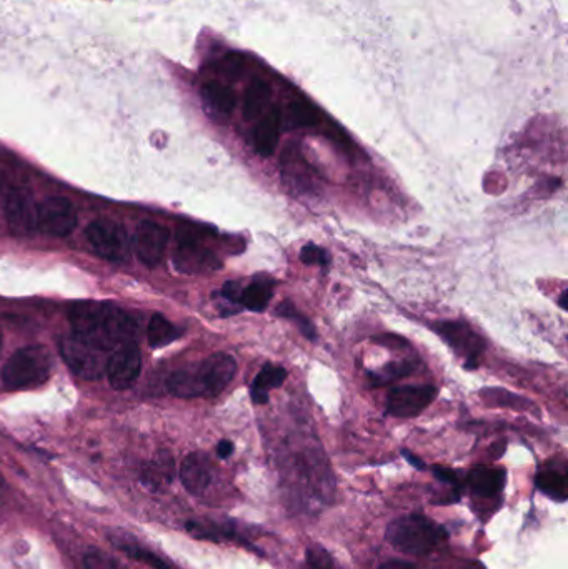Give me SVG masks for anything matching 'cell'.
Masks as SVG:
<instances>
[{"label":"cell","instance_id":"obj_37","mask_svg":"<svg viewBox=\"0 0 568 569\" xmlns=\"http://www.w3.org/2000/svg\"><path fill=\"white\" fill-rule=\"evenodd\" d=\"M467 569H484V568H482V566H480V565H472V566H469V568H467Z\"/></svg>","mask_w":568,"mask_h":569},{"label":"cell","instance_id":"obj_28","mask_svg":"<svg viewBox=\"0 0 568 569\" xmlns=\"http://www.w3.org/2000/svg\"><path fill=\"white\" fill-rule=\"evenodd\" d=\"M304 569H334V561L322 546L312 545L305 553Z\"/></svg>","mask_w":568,"mask_h":569},{"label":"cell","instance_id":"obj_35","mask_svg":"<svg viewBox=\"0 0 568 569\" xmlns=\"http://www.w3.org/2000/svg\"><path fill=\"white\" fill-rule=\"evenodd\" d=\"M404 455L405 458H407V460L410 461V463H414L415 466H417V468H424V463H422V461L417 460V458H415L414 455H412V453H407V451H404Z\"/></svg>","mask_w":568,"mask_h":569},{"label":"cell","instance_id":"obj_27","mask_svg":"<svg viewBox=\"0 0 568 569\" xmlns=\"http://www.w3.org/2000/svg\"><path fill=\"white\" fill-rule=\"evenodd\" d=\"M290 124L295 127H314L317 124V114L310 105L295 102L290 105Z\"/></svg>","mask_w":568,"mask_h":569},{"label":"cell","instance_id":"obj_6","mask_svg":"<svg viewBox=\"0 0 568 569\" xmlns=\"http://www.w3.org/2000/svg\"><path fill=\"white\" fill-rule=\"evenodd\" d=\"M85 238L94 252L105 260L124 262L129 258V237L125 228L114 220H94L85 228Z\"/></svg>","mask_w":568,"mask_h":569},{"label":"cell","instance_id":"obj_15","mask_svg":"<svg viewBox=\"0 0 568 569\" xmlns=\"http://www.w3.org/2000/svg\"><path fill=\"white\" fill-rule=\"evenodd\" d=\"M280 135V112L269 110L262 115L259 124L254 130V145L257 154L262 157H270L274 154Z\"/></svg>","mask_w":568,"mask_h":569},{"label":"cell","instance_id":"obj_31","mask_svg":"<svg viewBox=\"0 0 568 569\" xmlns=\"http://www.w3.org/2000/svg\"><path fill=\"white\" fill-rule=\"evenodd\" d=\"M375 342L380 343V345H392V347H407V342L404 338L394 337V335H387V337H377Z\"/></svg>","mask_w":568,"mask_h":569},{"label":"cell","instance_id":"obj_36","mask_svg":"<svg viewBox=\"0 0 568 569\" xmlns=\"http://www.w3.org/2000/svg\"><path fill=\"white\" fill-rule=\"evenodd\" d=\"M565 300H567V292L562 293V297H560V307H562V310H565V312H567L568 305Z\"/></svg>","mask_w":568,"mask_h":569},{"label":"cell","instance_id":"obj_19","mask_svg":"<svg viewBox=\"0 0 568 569\" xmlns=\"http://www.w3.org/2000/svg\"><path fill=\"white\" fill-rule=\"evenodd\" d=\"M172 478H174V460L167 451L159 453L154 460L149 461L142 468V481L147 488L160 490L165 485H169Z\"/></svg>","mask_w":568,"mask_h":569},{"label":"cell","instance_id":"obj_17","mask_svg":"<svg viewBox=\"0 0 568 569\" xmlns=\"http://www.w3.org/2000/svg\"><path fill=\"white\" fill-rule=\"evenodd\" d=\"M274 295V282L267 277H257L240 292V307L250 312H265Z\"/></svg>","mask_w":568,"mask_h":569},{"label":"cell","instance_id":"obj_29","mask_svg":"<svg viewBox=\"0 0 568 569\" xmlns=\"http://www.w3.org/2000/svg\"><path fill=\"white\" fill-rule=\"evenodd\" d=\"M85 569H127L104 551H89L84 558Z\"/></svg>","mask_w":568,"mask_h":569},{"label":"cell","instance_id":"obj_38","mask_svg":"<svg viewBox=\"0 0 568 569\" xmlns=\"http://www.w3.org/2000/svg\"><path fill=\"white\" fill-rule=\"evenodd\" d=\"M0 350H2V332H0Z\"/></svg>","mask_w":568,"mask_h":569},{"label":"cell","instance_id":"obj_14","mask_svg":"<svg viewBox=\"0 0 568 569\" xmlns=\"http://www.w3.org/2000/svg\"><path fill=\"white\" fill-rule=\"evenodd\" d=\"M180 481L192 495H202L212 483V465L202 453H190L180 466Z\"/></svg>","mask_w":568,"mask_h":569},{"label":"cell","instance_id":"obj_30","mask_svg":"<svg viewBox=\"0 0 568 569\" xmlns=\"http://www.w3.org/2000/svg\"><path fill=\"white\" fill-rule=\"evenodd\" d=\"M300 260L305 265H319L325 267L330 263V255L325 252L324 248L315 245V243H307L302 250H300Z\"/></svg>","mask_w":568,"mask_h":569},{"label":"cell","instance_id":"obj_23","mask_svg":"<svg viewBox=\"0 0 568 569\" xmlns=\"http://www.w3.org/2000/svg\"><path fill=\"white\" fill-rule=\"evenodd\" d=\"M202 95L204 99L207 100V104L212 107V109L217 110L220 114L229 115L232 110L235 109V94L232 89L225 87V85L220 84V82H209V84L204 85L202 89Z\"/></svg>","mask_w":568,"mask_h":569},{"label":"cell","instance_id":"obj_8","mask_svg":"<svg viewBox=\"0 0 568 569\" xmlns=\"http://www.w3.org/2000/svg\"><path fill=\"white\" fill-rule=\"evenodd\" d=\"M0 195L4 200V215L10 230L20 235L34 232L37 228V205L30 193L19 185L4 182L0 184Z\"/></svg>","mask_w":568,"mask_h":569},{"label":"cell","instance_id":"obj_18","mask_svg":"<svg viewBox=\"0 0 568 569\" xmlns=\"http://www.w3.org/2000/svg\"><path fill=\"white\" fill-rule=\"evenodd\" d=\"M469 485L475 495L492 498L499 495L505 485V471L479 466L469 475Z\"/></svg>","mask_w":568,"mask_h":569},{"label":"cell","instance_id":"obj_4","mask_svg":"<svg viewBox=\"0 0 568 569\" xmlns=\"http://www.w3.org/2000/svg\"><path fill=\"white\" fill-rule=\"evenodd\" d=\"M387 541L407 556H427L445 538V531L422 515L400 516L387 528Z\"/></svg>","mask_w":568,"mask_h":569},{"label":"cell","instance_id":"obj_24","mask_svg":"<svg viewBox=\"0 0 568 569\" xmlns=\"http://www.w3.org/2000/svg\"><path fill=\"white\" fill-rule=\"evenodd\" d=\"M535 485L542 493L557 501L567 500V480L564 473L557 470L540 471L535 478Z\"/></svg>","mask_w":568,"mask_h":569},{"label":"cell","instance_id":"obj_20","mask_svg":"<svg viewBox=\"0 0 568 569\" xmlns=\"http://www.w3.org/2000/svg\"><path fill=\"white\" fill-rule=\"evenodd\" d=\"M180 335H182V330L175 327L174 323L169 322L164 315L155 313L150 318L149 327H147V338H149L150 347H167L169 343L179 340Z\"/></svg>","mask_w":568,"mask_h":569},{"label":"cell","instance_id":"obj_5","mask_svg":"<svg viewBox=\"0 0 568 569\" xmlns=\"http://www.w3.org/2000/svg\"><path fill=\"white\" fill-rule=\"evenodd\" d=\"M59 350L75 377L84 380H99L104 377L110 353L100 350L74 333L60 340Z\"/></svg>","mask_w":568,"mask_h":569},{"label":"cell","instance_id":"obj_3","mask_svg":"<svg viewBox=\"0 0 568 569\" xmlns=\"http://www.w3.org/2000/svg\"><path fill=\"white\" fill-rule=\"evenodd\" d=\"M54 370V360L47 348L30 345L20 348L7 360L0 378L5 390L17 391L35 388L49 380Z\"/></svg>","mask_w":568,"mask_h":569},{"label":"cell","instance_id":"obj_12","mask_svg":"<svg viewBox=\"0 0 568 569\" xmlns=\"http://www.w3.org/2000/svg\"><path fill=\"white\" fill-rule=\"evenodd\" d=\"M437 396V388L432 385L397 386L387 396V413L395 418H415L419 416Z\"/></svg>","mask_w":568,"mask_h":569},{"label":"cell","instance_id":"obj_1","mask_svg":"<svg viewBox=\"0 0 568 569\" xmlns=\"http://www.w3.org/2000/svg\"><path fill=\"white\" fill-rule=\"evenodd\" d=\"M69 320L77 337L112 353L125 343L135 342L137 323L129 313L112 303L80 302L70 308Z\"/></svg>","mask_w":568,"mask_h":569},{"label":"cell","instance_id":"obj_25","mask_svg":"<svg viewBox=\"0 0 568 569\" xmlns=\"http://www.w3.org/2000/svg\"><path fill=\"white\" fill-rule=\"evenodd\" d=\"M275 313H277L279 317L285 318V320L297 323V327H299L300 332H302V335H304L307 340H315V338H317V330H315L314 325L310 323L309 318L302 315V313L295 308L294 303L290 302V300H284V302L280 303Z\"/></svg>","mask_w":568,"mask_h":569},{"label":"cell","instance_id":"obj_7","mask_svg":"<svg viewBox=\"0 0 568 569\" xmlns=\"http://www.w3.org/2000/svg\"><path fill=\"white\" fill-rule=\"evenodd\" d=\"M174 267L182 273H207L219 270L222 262L210 248L202 245L199 232L185 228L179 232Z\"/></svg>","mask_w":568,"mask_h":569},{"label":"cell","instance_id":"obj_21","mask_svg":"<svg viewBox=\"0 0 568 569\" xmlns=\"http://www.w3.org/2000/svg\"><path fill=\"white\" fill-rule=\"evenodd\" d=\"M270 87L264 80H254L245 94L244 117L245 120H257L264 115L265 107L269 104Z\"/></svg>","mask_w":568,"mask_h":569},{"label":"cell","instance_id":"obj_10","mask_svg":"<svg viewBox=\"0 0 568 569\" xmlns=\"http://www.w3.org/2000/svg\"><path fill=\"white\" fill-rule=\"evenodd\" d=\"M77 227V212L70 200L50 197L37 205V228L52 237H67Z\"/></svg>","mask_w":568,"mask_h":569},{"label":"cell","instance_id":"obj_16","mask_svg":"<svg viewBox=\"0 0 568 569\" xmlns=\"http://www.w3.org/2000/svg\"><path fill=\"white\" fill-rule=\"evenodd\" d=\"M287 380V370L279 365H272L267 363L264 367L260 368L257 377L252 381L250 386V396L255 405H267L269 401L270 390L280 388Z\"/></svg>","mask_w":568,"mask_h":569},{"label":"cell","instance_id":"obj_33","mask_svg":"<svg viewBox=\"0 0 568 569\" xmlns=\"http://www.w3.org/2000/svg\"><path fill=\"white\" fill-rule=\"evenodd\" d=\"M232 453H234V445H232V441H220L219 446H217V455H219L220 458H229Z\"/></svg>","mask_w":568,"mask_h":569},{"label":"cell","instance_id":"obj_9","mask_svg":"<svg viewBox=\"0 0 568 569\" xmlns=\"http://www.w3.org/2000/svg\"><path fill=\"white\" fill-rule=\"evenodd\" d=\"M434 330L457 355L464 357L465 367H479V358L485 352L487 343L474 328L465 322H437L434 323Z\"/></svg>","mask_w":568,"mask_h":569},{"label":"cell","instance_id":"obj_13","mask_svg":"<svg viewBox=\"0 0 568 569\" xmlns=\"http://www.w3.org/2000/svg\"><path fill=\"white\" fill-rule=\"evenodd\" d=\"M169 243V230L155 222H142L135 233V252L145 267L154 268L162 262Z\"/></svg>","mask_w":568,"mask_h":569},{"label":"cell","instance_id":"obj_22","mask_svg":"<svg viewBox=\"0 0 568 569\" xmlns=\"http://www.w3.org/2000/svg\"><path fill=\"white\" fill-rule=\"evenodd\" d=\"M112 541L120 551H124L125 555H129L130 558H134V560L140 561L152 569H174L160 556L155 555L152 551L144 550L142 546L137 545L132 540H127L125 536L120 535L119 538L112 536Z\"/></svg>","mask_w":568,"mask_h":569},{"label":"cell","instance_id":"obj_34","mask_svg":"<svg viewBox=\"0 0 568 569\" xmlns=\"http://www.w3.org/2000/svg\"><path fill=\"white\" fill-rule=\"evenodd\" d=\"M379 569H417L414 565H410L407 561H387L384 565L380 566Z\"/></svg>","mask_w":568,"mask_h":569},{"label":"cell","instance_id":"obj_32","mask_svg":"<svg viewBox=\"0 0 568 569\" xmlns=\"http://www.w3.org/2000/svg\"><path fill=\"white\" fill-rule=\"evenodd\" d=\"M434 473L439 480L445 481V483H457L459 481L454 471L447 470V468H435Z\"/></svg>","mask_w":568,"mask_h":569},{"label":"cell","instance_id":"obj_2","mask_svg":"<svg viewBox=\"0 0 568 569\" xmlns=\"http://www.w3.org/2000/svg\"><path fill=\"white\" fill-rule=\"evenodd\" d=\"M237 362L229 353H214L194 368H184L170 375L167 388L177 398H214L234 380Z\"/></svg>","mask_w":568,"mask_h":569},{"label":"cell","instance_id":"obj_26","mask_svg":"<svg viewBox=\"0 0 568 569\" xmlns=\"http://www.w3.org/2000/svg\"><path fill=\"white\" fill-rule=\"evenodd\" d=\"M415 365L412 362L389 363L384 370L377 373H370V380L374 385H387L389 381L397 380V378L405 377L414 372Z\"/></svg>","mask_w":568,"mask_h":569},{"label":"cell","instance_id":"obj_11","mask_svg":"<svg viewBox=\"0 0 568 569\" xmlns=\"http://www.w3.org/2000/svg\"><path fill=\"white\" fill-rule=\"evenodd\" d=\"M140 368H142V358L137 343H125L110 353L105 375L109 378L112 388L124 391L139 380Z\"/></svg>","mask_w":568,"mask_h":569}]
</instances>
